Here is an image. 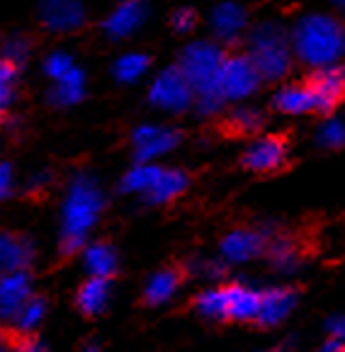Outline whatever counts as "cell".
Listing matches in <instances>:
<instances>
[{
	"mask_svg": "<svg viewBox=\"0 0 345 352\" xmlns=\"http://www.w3.org/2000/svg\"><path fill=\"white\" fill-rule=\"evenodd\" d=\"M289 36L294 56L311 68L338 63L345 54V25L326 12H309L299 17Z\"/></svg>",
	"mask_w": 345,
	"mask_h": 352,
	"instance_id": "6da1fadb",
	"label": "cell"
},
{
	"mask_svg": "<svg viewBox=\"0 0 345 352\" xmlns=\"http://www.w3.org/2000/svg\"><path fill=\"white\" fill-rule=\"evenodd\" d=\"M224 61H227V54L214 42H192L180 54L178 66L195 88L205 112H211L224 102L222 88H219Z\"/></svg>",
	"mask_w": 345,
	"mask_h": 352,
	"instance_id": "7a4b0ae2",
	"label": "cell"
},
{
	"mask_svg": "<svg viewBox=\"0 0 345 352\" xmlns=\"http://www.w3.org/2000/svg\"><path fill=\"white\" fill-rule=\"evenodd\" d=\"M246 54L255 61L263 80H280L287 76L289 66H292V36L275 20L258 22L248 32Z\"/></svg>",
	"mask_w": 345,
	"mask_h": 352,
	"instance_id": "3957f363",
	"label": "cell"
},
{
	"mask_svg": "<svg viewBox=\"0 0 345 352\" xmlns=\"http://www.w3.org/2000/svg\"><path fill=\"white\" fill-rule=\"evenodd\" d=\"M241 166L255 175H278L289 166V139L284 134H268L258 139L241 155Z\"/></svg>",
	"mask_w": 345,
	"mask_h": 352,
	"instance_id": "277c9868",
	"label": "cell"
},
{
	"mask_svg": "<svg viewBox=\"0 0 345 352\" xmlns=\"http://www.w3.org/2000/svg\"><path fill=\"white\" fill-rule=\"evenodd\" d=\"M260 80H263V76L248 54H231L224 61L219 88H222L224 100H243L251 93H255Z\"/></svg>",
	"mask_w": 345,
	"mask_h": 352,
	"instance_id": "5b68a950",
	"label": "cell"
},
{
	"mask_svg": "<svg viewBox=\"0 0 345 352\" xmlns=\"http://www.w3.org/2000/svg\"><path fill=\"white\" fill-rule=\"evenodd\" d=\"M316 100V114L328 117L335 107L345 100V66L331 63V66L314 68L306 78Z\"/></svg>",
	"mask_w": 345,
	"mask_h": 352,
	"instance_id": "8992f818",
	"label": "cell"
},
{
	"mask_svg": "<svg viewBox=\"0 0 345 352\" xmlns=\"http://www.w3.org/2000/svg\"><path fill=\"white\" fill-rule=\"evenodd\" d=\"M100 202H103V197H100V192L95 190L93 182H76L71 195H68L63 236H83L88 231L100 212Z\"/></svg>",
	"mask_w": 345,
	"mask_h": 352,
	"instance_id": "52a82bcc",
	"label": "cell"
},
{
	"mask_svg": "<svg viewBox=\"0 0 345 352\" xmlns=\"http://www.w3.org/2000/svg\"><path fill=\"white\" fill-rule=\"evenodd\" d=\"M195 98V88L190 85L187 76L180 71V66H170L160 73L154 80L149 90V100L156 107L173 109V112H180Z\"/></svg>",
	"mask_w": 345,
	"mask_h": 352,
	"instance_id": "ba28073f",
	"label": "cell"
},
{
	"mask_svg": "<svg viewBox=\"0 0 345 352\" xmlns=\"http://www.w3.org/2000/svg\"><path fill=\"white\" fill-rule=\"evenodd\" d=\"M39 22L47 32L68 34L76 32L85 22V6L81 0H39Z\"/></svg>",
	"mask_w": 345,
	"mask_h": 352,
	"instance_id": "9c48e42d",
	"label": "cell"
},
{
	"mask_svg": "<svg viewBox=\"0 0 345 352\" xmlns=\"http://www.w3.org/2000/svg\"><path fill=\"white\" fill-rule=\"evenodd\" d=\"M149 17V6L146 0H122L117 3L112 12L105 17L103 32L109 39H127L129 34H134Z\"/></svg>",
	"mask_w": 345,
	"mask_h": 352,
	"instance_id": "30bf717a",
	"label": "cell"
},
{
	"mask_svg": "<svg viewBox=\"0 0 345 352\" xmlns=\"http://www.w3.org/2000/svg\"><path fill=\"white\" fill-rule=\"evenodd\" d=\"M209 27H211V34L217 36L222 44L238 42L248 27L246 8L233 3V0L219 3V6H214V10L209 15Z\"/></svg>",
	"mask_w": 345,
	"mask_h": 352,
	"instance_id": "8fae6325",
	"label": "cell"
},
{
	"mask_svg": "<svg viewBox=\"0 0 345 352\" xmlns=\"http://www.w3.org/2000/svg\"><path fill=\"white\" fill-rule=\"evenodd\" d=\"M260 314H258L255 323L260 328L278 326L289 311L297 304V289L292 287H273V289L260 292Z\"/></svg>",
	"mask_w": 345,
	"mask_h": 352,
	"instance_id": "7c38bea8",
	"label": "cell"
},
{
	"mask_svg": "<svg viewBox=\"0 0 345 352\" xmlns=\"http://www.w3.org/2000/svg\"><path fill=\"white\" fill-rule=\"evenodd\" d=\"M270 239L263 231H255V228H236L222 241V253L227 255L233 263H243V260H251L253 255L265 253Z\"/></svg>",
	"mask_w": 345,
	"mask_h": 352,
	"instance_id": "4fadbf2b",
	"label": "cell"
},
{
	"mask_svg": "<svg viewBox=\"0 0 345 352\" xmlns=\"http://www.w3.org/2000/svg\"><path fill=\"white\" fill-rule=\"evenodd\" d=\"M180 141V131L176 129H156V126H141L134 134L136 144V158L139 161H149L154 155L163 153V151L173 148Z\"/></svg>",
	"mask_w": 345,
	"mask_h": 352,
	"instance_id": "5bb4252c",
	"label": "cell"
},
{
	"mask_svg": "<svg viewBox=\"0 0 345 352\" xmlns=\"http://www.w3.org/2000/svg\"><path fill=\"white\" fill-rule=\"evenodd\" d=\"M273 107L282 114H306L316 112V100L304 80V83H289L280 88L273 98Z\"/></svg>",
	"mask_w": 345,
	"mask_h": 352,
	"instance_id": "9a60e30c",
	"label": "cell"
},
{
	"mask_svg": "<svg viewBox=\"0 0 345 352\" xmlns=\"http://www.w3.org/2000/svg\"><path fill=\"white\" fill-rule=\"evenodd\" d=\"M229 304L227 321H255L260 314V292H253L243 285H227Z\"/></svg>",
	"mask_w": 345,
	"mask_h": 352,
	"instance_id": "2e32d148",
	"label": "cell"
},
{
	"mask_svg": "<svg viewBox=\"0 0 345 352\" xmlns=\"http://www.w3.org/2000/svg\"><path fill=\"white\" fill-rule=\"evenodd\" d=\"M182 277H185V270L180 265H168L160 272H156L149 280L144 292V304L146 306H158L163 301L170 299V294L182 285Z\"/></svg>",
	"mask_w": 345,
	"mask_h": 352,
	"instance_id": "e0dca14e",
	"label": "cell"
},
{
	"mask_svg": "<svg viewBox=\"0 0 345 352\" xmlns=\"http://www.w3.org/2000/svg\"><path fill=\"white\" fill-rule=\"evenodd\" d=\"M187 185H190V175H187V173L163 170V168H158V175H156L154 185H151L149 192H146V197L156 204L170 202V199L180 197L182 192L187 190Z\"/></svg>",
	"mask_w": 345,
	"mask_h": 352,
	"instance_id": "ac0fdd59",
	"label": "cell"
},
{
	"mask_svg": "<svg viewBox=\"0 0 345 352\" xmlns=\"http://www.w3.org/2000/svg\"><path fill=\"white\" fill-rule=\"evenodd\" d=\"M265 117L258 109L251 107H241L233 109L229 117L222 120V134L227 139H248V136H255L263 126Z\"/></svg>",
	"mask_w": 345,
	"mask_h": 352,
	"instance_id": "d6986e66",
	"label": "cell"
},
{
	"mask_svg": "<svg viewBox=\"0 0 345 352\" xmlns=\"http://www.w3.org/2000/svg\"><path fill=\"white\" fill-rule=\"evenodd\" d=\"M27 299H30V275L25 270L6 272L3 277V316L15 318V314Z\"/></svg>",
	"mask_w": 345,
	"mask_h": 352,
	"instance_id": "ffe728a7",
	"label": "cell"
},
{
	"mask_svg": "<svg viewBox=\"0 0 345 352\" xmlns=\"http://www.w3.org/2000/svg\"><path fill=\"white\" fill-rule=\"evenodd\" d=\"M109 299V280L107 277H93L78 289L76 306L83 316H98Z\"/></svg>",
	"mask_w": 345,
	"mask_h": 352,
	"instance_id": "44dd1931",
	"label": "cell"
},
{
	"mask_svg": "<svg viewBox=\"0 0 345 352\" xmlns=\"http://www.w3.org/2000/svg\"><path fill=\"white\" fill-rule=\"evenodd\" d=\"M32 260V243L20 233H3V270L17 272Z\"/></svg>",
	"mask_w": 345,
	"mask_h": 352,
	"instance_id": "7402d4cb",
	"label": "cell"
},
{
	"mask_svg": "<svg viewBox=\"0 0 345 352\" xmlns=\"http://www.w3.org/2000/svg\"><path fill=\"white\" fill-rule=\"evenodd\" d=\"M54 88H52V102L63 107V104H73L83 98L85 93V76H83L81 68L73 66L66 76H61L59 80H54Z\"/></svg>",
	"mask_w": 345,
	"mask_h": 352,
	"instance_id": "603a6c76",
	"label": "cell"
},
{
	"mask_svg": "<svg viewBox=\"0 0 345 352\" xmlns=\"http://www.w3.org/2000/svg\"><path fill=\"white\" fill-rule=\"evenodd\" d=\"M85 265L93 272V277H107V280H112L114 272H117V253H114L112 245L95 243L85 253Z\"/></svg>",
	"mask_w": 345,
	"mask_h": 352,
	"instance_id": "cb8c5ba5",
	"label": "cell"
},
{
	"mask_svg": "<svg viewBox=\"0 0 345 352\" xmlns=\"http://www.w3.org/2000/svg\"><path fill=\"white\" fill-rule=\"evenodd\" d=\"M265 255L278 270H292L299 258V243L292 236H275L265 248Z\"/></svg>",
	"mask_w": 345,
	"mask_h": 352,
	"instance_id": "d4e9b609",
	"label": "cell"
},
{
	"mask_svg": "<svg viewBox=\"0 0 345 352\" xmlns=\"http://www.w3.org/2000/svg\"><path fill=\"white\" fill-rule=\"evenodd\" d=\"M227 304H229V289L227 285L217 287V289H207L195 296V309L202 316L217 318V321H227Z\"/></svg>",
	"mask_w": 345,
	"mask_h": 352,
	"instance_id": "484cf974",
	"label": "cell"
},
{
	"mask_svg": "<svg viewBox=\"0 0 345 352\" xmlns=\"http://www.w3.org/2000/svg\"><path fill=\"white\" fill-rule=\"evenodd\" d=\"M149 66H151V58L146 56V54L132 52V54H124V56H119L117 61H114L112 76L117 78L119 83H134V80H139V78L149 71Z\"/></svg>",
	"mask_w": 345,
	"mask_h": 352,
	"instance_id": "4316f807",
	"label": "cell"
},
{
	"mask_svg": "<svg viewBox=\"0 0 345 352\" xmlns=\"http://www.w3.org/2000/svg\"><path fill=\"white\" fill-rule=\"evenodd\" d=\"M17 78H20V66L10 58H3V63H0V102H3V109L10 107L15 100Z\"/></svg>",
	"mask_w": 345,
	"mask_h": 352,
	"instance_id": "83f0119b",
	"label": "cell"
},
{
	"mask_svg": "<svg viewBox=\"0 0 345 352\" xmlns=\"http://www.w3.org/2000/svg\"><path fill=\"white\" fill-rule=\"evenodd\" d=\"M44 309H47V301L41 299V296H30L15 314L17 328L20 331H32L36 326V321L44 316Z\"/></svg>",
	"mask_w": 345,
	"mask_h": 352,
	"instance_id": "f1b7e54d",
	"label": "cell"
},
{
	"mask_svg": "<svg viewBox=\"0 0 345 352\" xmlns=\"http://www.w3.org/2000/svg\"><path fill=\"white\" fill-rule=\"evenodd\" d=\"M156 175H158V168L154 166H139L129 173L122 182V190L127 192H149V187L154 185Z\"/></svg>",
	"mask_w": 345,
	"mask_h": 352,
	"instance_id": "f546056e",
	"label": "cell"
},
{
	"mask_svg": "<svg viewBox=\"0 0 345 352\" xmlns=\"http://www.w3.org/2000/svg\"><path fill=\"white\" fill-rule=\"evenodd\" d=\"M3 336H6V342H8V347H10V352H47V347L41 345L30 331H20V328L12 331L10 328V331H6Z\"/></svg>",
	"mask_w": 345,
	"mask_h": 352,
	"instance_id": "4dcf8cb0",
	"label": "cell"
},
{
	"mask_svg": "<svg viewBox=\"0 0 345 352\" xmlns=\"http://www.w3.org/2000/svg\"><path fill=\"white\" fill-rule=\"evenodd\" d=\"M30 49L32 47H30V42H27V36L15 34L3 44V58H10L17 66H22V63L27 61V56H30Z\"/></svg>",
	"mask_w": 345,
	"mask_h": 352,
	"instance_id": "1f68e13d",
	"label": "cell"
},
{
	"mask_svg": "<svg viewBox=\"0 0 345 352\" xmlns=\"http://www.w3.org/2000/svg\"><path fill=\"white\" fill-rule=\"evenodd\" d=\"M71 68H73V61H71V56H68L66 52L49 54L47 61H44V71H47V76L54 78V80H59L61 76H66Z\"/></svg>",
	"mask_w": 345,
	"mask_h": 352,
	"instance_id": "d6a6232c",
	"label": "cell"
},
{
	"mask_svg": "<svg viewBox=\"0 0 345 352\" xmlns=\"http://www.w3.org/2000/svg\"><path fill=\"white\" fill-rule=\"evenodd\" d=\"M170 27H173V32H178V34H190L197 27V12L192 10V8H178V10H173V15H170Z\"/></svg>",
	"mask_w": 345,
	"mask_h": 352,
	"instance_id": "836d02e7",
	"label": "cell"
},
{
	"mask_svg": "<svg viewBox=\"0 0 345 352\" xmlns=\"http://www.w3.org/2000/svg\"><path fill=\"white\" fill-rule=\"evenodd\" d=\"M319 141L324 146H343L345 144V126L340 124V122H331V124H326L324 129H321L319 134Z\"/></svg>",
	"mask_w": 345,
	"mask_h": 352,
	"instance_id": "e575fe53",
	"label": "cell"
},
{
	"mask_svg": "<svg viewBox=\"0 0 345 352\" xmlns=\"http://www.w3.org/2000/svg\"><path fill=\"white\" fill-rule=\"evenodd\" d=\"M321 352H345V340L343 338H331V340L324 342Z\"/></svg>",
	"mask_w": 345,
	"mask_h": 352,
	"instance_id": "d590c367",
	"label": "cell"
},
{
	"mask_svg": "<svg viewBox=\"0 0 345 352\" xmlns=\"http://www.w3.org/2000/svg\"><path fill=\"white\" fill-rule=\"evenodd\" d=\"M10 185H12V170L10 166H3V197L10 195Z\"/></svg>",
	"mask_w": 345,
	"mask_h": 352,
	"instance_id": "8d00e7d4",
	"label": "cell"
},
{
	"mask_svg": "<svg viewBox=\"0 0 345 352\" xmlns=\"http://www.w3.org/2000/svg\"><path fill=\"white\" fill-rule=\"evenodd\" d=\"M333 331H335V338H343V340H345V321L335 323V326H333Z\"/></svg>",
	"mask_w": 345,
	"mask_h": 352,
	"instance_id": "74e56055",
	"label": "cell"
},
{
	"mask_svg": "<svg viewBox=\"0 0 345 352\" xmlns=\"http://www.w3.org/2000/svg\"><path fill=\"white\" fill-rule=\"evenodd\" d=\"M333 3V8L340 12V15H345V0H331Z\"/></svg>",
	"mask_w": 345,
	"mask_h": 352,
	"instance_id": "f35d334b",
	"label": "cell"
},
{
	"mask_svg": "<svg viewBox=\"0 0 345 352\" xmlns=\"http://www.w3.org/2000/svg\"><path fill=\"white\" fill-rule=\"evenodd\" d=\"M85 352H98V347H95V345H90V347H85Z\"/></svg>",
	"mask_w": 345,
	"mask_h": 352,
	"instance_id": "ab89813d",
	"label": "cell"
},
{
	"mask_svg": "<svg viewBox=\"0 0 345 352\" xmlns=\"http://www.w3.org/2000/svg\"><path fill=\"white\" fill-rule=\"evenodd\" d=\"M117 3H122V0H117Z\"/></svg>",
	"mask_w": 345,
	"mask_h": 352,
	"instance_id": "60d3db41",
	"label": "cell"
}]
</instances>
